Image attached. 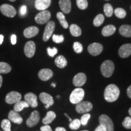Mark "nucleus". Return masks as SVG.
I'll list each match as a JSON object with an SVG mask.
<instances>
[{"instance_id": "obj_49", "label": "nucleus", "mask_w": 131, "mask_h": 131, "mask_svg": "<svg viewBox=\"0 0 131 131\" xmlns=\"http://www.w3.org/2000/svg\"><path fill=\"white\" fill-rule=\"evenodd\" d=\"M51 86H52V87H53V88H55V87H56V84H55V83H52V84H51Z\"/></svg>"}, {"instance_id": "obj_35", "label": "nucleus", "mask_w": 131, "mask_h": 131, "mask_svg": "<svg viewBox=\"0 0 131 131\" xmlns=\"http://www.w3.org/2000/svg\"><path fill=\"white\" fill-rule=\"evenodd\" d=\"M77 5L81 10H85L88 6V2L87 0H77Z\"/></svg>"}, {"instance_id": "obj_45", "label": "nucleus", "mask_w": 131, "mask_h": 131, "mask_svg": "<svg viewBox=\"0 0 131 131\" xmlns=\"http://www.w3.org/2000/svg\"><path fill=\"white\" fill-rule=\"evenodd\" d=\"M127 96H128L130 98H131V85L128 88H127Z\"/></svg>"}, {"instance_id": "obj_27", "label": "nucleus", "mask_w": 131, "mask_h": 131, "mask_svg": "<svg viewBox=\"0 0 131 131\" xmlns=\"http://www.w3.org/2000/svg\"><path fill=\"white\" fill-rule=\"evenodd\" d=\"M57 18L58 19L59 22H60V24H61L62 27L64 29H68L69 27V24L67 22L66 19V17L64 15L63 12H58L57 14Z\"/></svg>"}, {"instance_id": "obj_11", "label": "nucleus", "mask_w": 131, "mask_h": 131, "mask_svg": "<svg viewBox=\"0 0 131 131\" xmlns=\"http://www.w3.org/2000/svg\"><path fill=\"white\" fill-rule=\"evenodd\" d=\"M88 50L89 53L92 56H97L102 52L103 47L101 44L98 42H94L88 46Z\"/></svg>"}, {"instance_id": "obj_4", "label": "nucleus", "mask_w": 131, "mask_h": 131, "mask_svg": "<svg viewBox=\"0 0 131 131\" xmlns=\"http://www.w3.org/2000/svg\"><path fill=\"white\" fill-rule=\"evenodd\" d=\"M100 124L105 129L106 131H114V123L110 117L106 115H101L99 117Z\"/></svg>"}, {"instance_id": "obj_5", "label": "nucleus", "mask_w": 131, "mask_h": 131, "mask_svg": "<svg viewBox=\"0 0 131 131\" xmlns=\"http://www.w3.org/2000/svg\"><path fill=\"white\" fill-rule=\"evenodd\" d=\"M93 105L89 101H81V102L77 104L76 111L79 114H86L91 111L92 109Z\"/></svg>"}, {"instance_id": "obj_48", "label": "nucleus", "mask_w": 131, "mask_h": 131, "mask_svg": "<svg viewBox=\"0 0 131 131\" xmlns=\"http://www.w3.org/2000/svg\"><path fill=\"white\" fill-rule=\"evenodd\" d=\"M3 83V77L1 75H0V88H1V86H2Z\"/></svg>"}, {"instance_id": "obj_52", "label": "nucleus", "mask_w": 131, "mask_h": 131, "mask_svg": "<svg viewBox=\"0 0 131 131\" xmlns=\"http://www.w3.org/2000/svg\"><path fill=\"white\" fill-rule=\"evenodd\" d=\"M81 131H88V130H81Z\"/></svg>"}, {"instance_id": "obj_8", "label": "nucleus", "mask_w": 131, "mask_h": 131, "mask_svg": "<svg viewBox=\"0 0 131 131\" xmlns=\"http://www.w3.org/2000/svg\"><path fill=\"white\" fill-rule=\"evenodd\" d=\"M55 24L53 21H50L47 23V25L45 27V31H44L43 37H42L44 41H47L49 40V38L51 37L52 34L53 33V31L55 30Z\"/></svg>"}, {"instance_id": "obj_14", "label": "nucleus", "mask_w": 131, "mask_h": 131, "mask_svg": "<svg viewBox=\"0 0 131 131\" xmlns=\"http://www.w3.org/2000/svg\"><path fill=\"white\" fill-rule=\"evenodd\" d=\"M86 75L84 73H78L73 78V84L76 87H81L86 82Z\"/></svg>"}, {"instance_id": "obj_31", "label": "nucleus", "mask_w": 131, "mask_h": 131, "mask_svg": "<svg viewBox=\"0 0 131 131\" xmlns=\"http://www.w3.org/2000/svg\"><path fill=\"white\" fill-rule=\"evenodd\" d=\"M104 12L105 15L107 17H111L113 15V12H114V10H113V7L112 5L107 3L104 6Z\"/></svg>"}, {"instance_id": "obj_2", "label": "nucleus", "mask_w": 131, "mask_h": 131, "mask_svg": "<svg viewBox=\"0 0 131 131\" xmlns=\"http://www.w3.org/2000/svg\"><path fill=\"white\" fill-rule=\"evenodd\" d=\"M114 64L111 60H106L101 64V73L106 78H109L112 76L113 73H114Z\"/></svg>"}, {"instance_id": "obj_22", "label": "nucleus", "mask_w": 131, "mask_h": 131, "mask_svg": "<svg viewBox=\"0 0 131 131\" xmlns=\"http://www.w3.org/2000/svg\"><path fill=\"white\" fill-rule=\"evenodd\" d=\"M56 118V114L53 111H49L47 112L46 117L42 119V123L45 125H49L53 122Z\"/></svg>"}, {"instance_id": "obj_54", "label": "nucleus", "mask_w": 131, "mask_h": 131, "mask_svg": "<svg viewBox=\"0 0 131 131\" xmlns=\"http://www.w3.org/2000/svg\"><path fill=\"white\" fill-rule=\"evenodd\" d=\"M0 131H1V130H0Z\"/></svg>"}, {"instance_id": "obj_13", "label": "nucleus", "mask_w": 131, "mask_h": 131, "mask_svg": "<svg viewBox=\"0 0 131 131\" xmlns=\"http://www.w3.org/2000/svg\"><path fill=\"white\" fill-rule=\"evenodd\" d=\"M40 100L42 103L46 104V108L48 109L50 106H52L54 103L53 98L50 94L46 92H42L39 96Z\"/></svg>"}, {"instance_id": "obj_15", "label": "nucleus", "mask_w": 131, "mask_h": 131, "mask_svg": "<svg viewBox=\"0 0 131 131\" xmlns=\"http://www.w3.org/2000/svg\"><path fill=\"white\" fill-rule=\"evenodd\" d=\"M24 100L30 107H36L38 106L37 96L35 94L32 92L27 93L24 95Z\"/></svg>"}, {"instance_id": "obj_17", "label": "nucleus", "mask_w": 131, "mask_h": 131, "mask_svg": "<svg viewBox=\"0 0 131 131\" xmlns=\"http://www.w3.org/2000/svg\"><path fill=\"white\" fill-rule=\"evenodd\" d=\"M53 73L49 69H42L38 72V77L42 81H47L53 77Z\"/></svg>"}, {"instance_id": "obj_21", "label": "nucleus", "mask_w": 131, "mask_h": 131, "mask_svg": "<svg viewBox=\"0 0 131 131\" xmlns=\"http://www.w3.org/2000/svg\"><path fill=\"white\" fill-rule=\"evenodd\" d=\"M8 118L10 122H14V123L20 124L23 123V118L21 117V115L18 114V112H16L15 111H11L9 113Z\"/></svg>"}, {"instance_id": "obj_34", "label": "nucleus", "mask_w": 131, "mask_h": 131, "mask_svg": "<svg viewBox=\"0 0 131 131\" xmlns=\"http://www.w3.org/2000/svg\"><path fill=\"white\" fill-rule=\"evenodd\" d=\"M81 122L78 119H75L72 121L69 124V127L72 130H77L81 126Z\"/></svg>"}, {"instance_id": "obj_26", "label": "nucleus", "mask_w": 131, "mask_h": 131, "mask_svg": "<svg viewBox=\"0 0 131 131\" xmlns=\"http://www.w3.org/2000/svg\"><path fill=\"white\" fill-rule=\"evenodd\" d=\"M70 32L71 35L75 37H80L81 35V30L79 26L77 24H71L69 27Z\"/></svg>"}, {"instance_id": "obj_20", "label": "nucleus", "mask_w": 131, "mask_h": 131, "mask_svg": "<svg viewBox=\"0 0 131 131\" xmlns=\"http://www.w3.org/2000/svg\"><path fill=\"white\" fill-rule=\"evenodd\" d=\"M39 29L36 26H30L24 29L23 34L24 36L27 38H31L34 37L38 34Z\"/></svg>"}, {"instance_id": "obj_19", "label": "nucleus", "mask_w": 131, "mask_h": 131, "mask_svg": "<svg viewBox=\"0 0 131 131\" xmlns=\"http://www.w3.org/2000/svg\"><path fill=\"white\" fill-rule=\"evenodd\" d=\"M51 4V0H36L35 7L38 10H45Z\"/></svg>"}, {"instance_id": "obj_1", "label": "nucleus", "mask_w": 131, "mask_h": 131, "mask_svg": "<svg viewBox=\"0 0 131 131\" xmlns=\"http://www.w3.org/2000/svg\"><path fill=\"white\" fill-rule=\"evenodd\" d=\"M119 93L120 91L119 88L115 84H111L108 85L104 90V99L107 102H114L118 98Z\"/></svg>"}, {"instance_id": "obj_40", "label": "nucleus", "mask_w": 131, "mask_h": 131, "mask_svg": "<svg viewBox=\"0 0 131 131\" xmlns=\"http://www.w3.org/2000/svg\"><path fill=\"white\" fill-rule=\"evenodd\" d=\"M47 53L50 57H53L56 54L58 53V49L56 47H53V48H50V47H47Z\"/></svg>"}, {"instance_id": "obj_50", "label": "nucleus", "mask_w": 131, "mask_h": 131, "mask_svg": "<svg viewBox=\"0 0 131 131\" xmlns=\"http://www.w3.org/2000/svg\"><path fill=\"white\" fill-rule=\"evenodd\" d=\"M129 115H130V116L131 117V107L130 108V109H129Z\"/></svg>"}, {"instance_id": "obj_3", "label": "nucleus", "mask_w": 131, "mask_h": 131, "mask_svg": "<svg viewBox=\"0 0 131 131\" xmlns=\"http://www.w3.org/2000/svg\"><path fill=\"white\" fill-rule=\"evenodd\" d=\"M84 91L82 88H78L72 92L70 95V101L72 104H77L83 101L84 96Z\"/></svg>"}, {"instance_id": "obj_12", "label": "nucleus", "mask_w": 131, "mask_h": 131, "mask_svg": "<svg viewBox=\"0 0 131 131\" xmlns=\"http://www.w3.org/2000/svg\"><path fill=\"white\" fill-rule=\"evenodd\" d=\"M40 114L38 111H34L31 114L30 116L26 121V124L29 127H32L38 123L40 121Z\"/></svg>"}, {"instance_id": "obj_36", "label": "nucleus", "mask_w": 131, "mask_h": 131, "mask_svg": "<svg viewBox=\"0 0 131 131\" xmlns=\"http://www.w3.org/2000/svg\"><path fill=\"white\" fill-rule=\"evenodd\" d=\"M73 48L77 53H81L83 50V45L79 42H75L73 43Z\"/></svg>"}, {"instance_id": "obj_23", "label": "nucleus", "mask_w": 131, "mask_h": 131, "mask_svg": "<svg viewBox=\"0 0 131 131\" xmlns=\"http://www.w3.org/2000/svg\"><path fill=\"white\" fill-rule=\"evenodd\" d=\"M116 31V28L113 25H107L102 29V35L104 37H109L115 34Z\"/></svg>"}, {"instance_id": "obj_9", "label": "nucleus", "mask_w": 131, "mask_h": 131, "mask_svg": "<svg viewBox=\"0 0 131 131\" xmlns=\"http://www.w3.org/2000/svg\"><path fill=\"white\" fill-rule=\"evenodd\" d=\"M21 98H22V96L19 92L16 91H12L7 94L5 100L7 104H15L16 103L21 100Z\"/></svg>"}, {"instance_id": "obj_25", "label": "nucleus", "mask_w": 131, "mask_h": 131, "mask_svg": "<svg viewBox=\"0 0 131 131\" xmlns=\"http://www.w3.org/2000/svg\"><path fill=\"white\" fill-rule=\"evenodd\" d=\"M55 64L58 68L60 69L64 68L68 64V61H67L66 59L63 55H60L58 56L55 58Z\"/></svg>"}, {"instance_id": "obj_28", "label": "nucleus", "mask_w": 131, "mask_h": 131, "mask_svg": "<svg viewBox=\"0 0 131 131\" xmlns=\"http://www.w3.org/2000/svg\"><path fill=\"white\" fill-rule=\"evenodd\" d=\"M29 105L25 101H19L18 102L16 103L14 106V111L16 112H21L23 110L24 108L29 107Z\"/></svg>"}, {"instance_id": "obj_42", "label": "nucleus", "mask_w": 131, "mask_h": 131, "mask_svg": "<svg viewBox=\"0 0 131 131\" xmlns=\"http://www.w3.org/2000/svg\"><path fill=\"white\" fill-rule=\"evenodd\" d=\"M41 131H52V129L50 126L45 125L44 126L41 127Z\"/></svg>"}, {"instance_id": "obj_18", "label": "nucleus", "mask_w": 131, "mask_h": 131, "mask_svg": "<svg viewBox=\"0 0 131 131\" xmlns=\"http://www.w3.org/2000/svg\"><path fill=\"white\" fill-rule=\"evenodd\" d=\"M59 6L63 14H68L71 11V1L70 0H60Z\"/></svg>"}, {"instance_id": "obj_33", "label": "nucleus", "mask_w": 131, "mask_h": 131, "mask_svg": "<svg viewBox=\"0 0 131 131\" xmlns=\"http://www.w3.org/2000/svg\"><path fill=\"white\" fill-rule=\"evenodd\" d=\"M114 14L115 16L119 19L124 18L126 16V12L122 8H117L114 10Z\"/></svg>"}, {"instance_id": "obj_39", "label": "nucleus", "mask_w": 131, "mask_h": 131, "mask_svg": "<svg viewBox=\"0 0 131 131\" xmlns=\"http://www.w3.org/2000/svg\"><path fill=\"white\" fill-rule=\"evenodd\" d=\"M123 126L126 129H131V117H126L124 118V121L123 122Z\"/></svg>"}, {"instance_id": "obj_41", "label": "nucleus", "mask_w": 131, "mask_h": 131, "mask_svg": "<svg viewBox=\"0 0 131 131\" xmlns=\"http://www.w3.org/2000/svg\"><path fill=\"white\" fill-rule=\"evenodd\" d=\"M19 12H20V15L21 16H24L27 13V7L25 5L22 6L19 10Z\"/></svg>"}, {"instance_id": "obj_29", "label": "nucleus", "mask_w": 131, "mask_h": 131, "mask_svg": "<svg viewBox=\"0 0 131 131\" xmlns=\"http://www.w3.org/2000/svg\"><path fill=\"white\" fill-rule=\"evenodd\" d=\"M12 70L9 64L5 62H0V73H8Z\"/></svg>"}, {"instance_id": "obj_16", "label": "nucleus", "mask_w": 131, "mask_h": 131, "mask_svg": "<svg viewBox=\"0 0 131 131\" xmlns=\"http://www.w3.org/2000/svg\"><path fill=\"white\" fill-rule=\"evenodd\" d=\"M118 54L121 58H126L131 55V44L127 43L122 45L119 49Z\"/></svg>"}, {"instance_id": "obj_43", "label": "nucleus", "mask_w": 131, "mask_h": 131, "mask_svg": "<svg viewBox=\"0 0 131 131\" xmlns=\"http://www.w3.org/2000/svg\"><path fill=\"white\" fill-rule=\"evenodd\" d=\"M11 43L12 45H15L16 43V36L15 35H12L11 36Z\"/></svg>"}, {"instance_id": "obj_51", "label": "nucleus", "mask_w": 131, "mask_h": 131, "mask_svg": "<svg viewBox=\"0 0 131 131\" xmlns=\"http://www.w3.org/2000/svg\"><path fill=\"white\" fill-rule=\"evenodd\" d=\"M10 1H11V2H14V1H15L16 0H9Z\"/></svg>"}, {"instance_id": "obj_6", "label": "nucleus", "mask_w": 131, "mask_h": 131, "mask_svg": "<svg viewBox=\"0 0 131 131\" xmlns=\"http://www.w3.org/2000/svg\"><path fill=\"white\" fill-rule=\"evenodd\" d=\"M51 17V14L47 10H42L41 12L38 13L35 18L36 23L40 24H44L49 22V19Z\"/></svg>"}, {"instance_id": "obj_7", "label": "nucleus", "mask_w": 131, "mask_h": 131, "mask_svg": "<svg viewBox=\"0 0 131 131\" xmlns=\"http://www.w3.org/2000/svg\"><path fill=\"white\" fill-rule=\"evenodd\" d=\"M0 11L4 16L13 18L16 15V11L14 6L8 4H3L0 6Z\"/></svg>"}, {"instance_id": "obj_38", "label": "nucleus", "mask_w": 131, "mask_h": 131, "mask_svg": "<svg viewBox=\"0 0 131 131\" xmlns=\"http://www.w3.org/2000/svg\"><path fill=\"white\" fill-rule=\"evenodd\" d=\"M64 38L63 35H58L54 34V35H52V40H53V41L55 42V43H61V42H63L64 41Z\"/></svg>"}, {"instance_id": "obj_46", "label": "nucleus", "mask_w": 131, "mask_h": 131, "mask_svg": "<svg viewBox=\"0 0 131 131\" xmlns=\"http://www.w3.org/2000/svg\"><path fill=\"white\" fill-rule=\"evenodd\" d=\"M55 131H67L65 128L62 127H58L55 129Z\"/></svg>"}, {"instance_id": "obj_44", "label": "nucleus", "mask_w": 131, "mask_h": 131, "mask_svg": "<svg viewBox=\"0 0 131 131\" xmlns=\"http://www.w3.org/2000/svg\"><path fill=\"white\" fill-rule=\"evenodd\" d=\"M95 131H106V130H105V129H104V127L102 126L100 124V125L98 126L95 129Z\"/></svg>"}, {"instance_id": "obj_37", "label": "nucleus", "mask_w": 131, "mask_h": 131, "mask_svg": "<svg viewBox=\"0 0 131 131\" xmlns=\"http://www.w3.org/2000/svg\"><path fill=\"white\" fill-rule=\"evenodd\" d=\"M90 118H91V114H89V113H86V114H84L83 116H82L81 118L80 119L81 124H83V126L87 125Z\"/></svg>"}, {"instance_id": "obj_32", "label": "nucleus", "mask_w": 131, "mask_h": 131, "mask_svg": "<svg viewBox=\"0 0 131 131\" xmlns=\"http://www.w3.org/2000/svg\"><path fill=\"white\" fill-rule=\"evenodd\" d=\"M1 128L4 131H11V123L9 119H4L1 122Z\"/></svg>"}, {"instance_id": "obj_47", "label": "nucleus", "mask_w": 131, "mask_h": 131, "mask_svg": "<svg viewBox=\"0 0 131 131\" xmlns=\"http://www.w3.org/2000/svg\"><path fill=\"white\" fill-rule=\"evenodd\" d=\"M3 40H4V36L3 35H0V45H2Z\"/></svg>"}, {"instance_id": "obj_10", "label": "nucleus", "mask_w": 131, "mask_h": 131, "mask_svg": "<svg viewBox=\"0 0 131 131\" xmlns=\"http://www.w3.org/2000/svg\"><path fill=\"white\" fill-rule=\"evenodd\" d=\"M36 50L35 43L32 41H29L24 46V52L27 58H32L35 55Z\"/></svg>"}, {"instance_id": "obj_30", "label": "nucleus", "mask_w": 131, "mask_h": 131, "mask_svg": "<svg viewBox=\"0 0 131 131\" xmlns=\"http://www.w3.org/2000/svg\"><path fill=\"white\" fill-rule=\"evenodd\" d=\"M104 21V16L103 14H98L95 16L93 21V24L95 27L100 26Z\"/></svg>"}, {"instance_id": "obj_53", "label": "nucleus", "mask_w": 131, "mask_h": 131, "mask_svg": "<svg viewBox=\"0 0 131 131\" xmlns=\"http://www.w3.org/2000/svg\"></svg>"}, {"instance_id": "obj_24", "label": "nucleus", "mask_w": 131, "mask_h": 131, "mask_svg": "<svg viewBox=\"0 0 131 131\" xmlns=\"http://www.w3.org/2000/svg\"><path fill=\"white\" fill-rule=\"evenodd\" d=\"M119 34L124 37H131V26L122 25L119 29Z\"/></svg>"}]
</instances>
